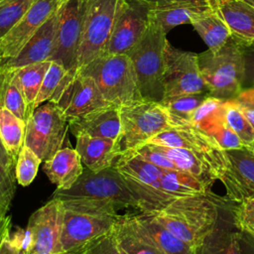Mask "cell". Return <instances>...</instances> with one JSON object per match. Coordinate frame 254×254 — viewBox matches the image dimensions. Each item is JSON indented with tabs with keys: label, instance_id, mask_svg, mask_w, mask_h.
<instances>
[{
	"label": "cell",
	"instance_id": "836d02e7",
	"mask_svg": "<svg viewBox=\"0 0 254 254\" xmlns=\"http://www.w3.org/2000/svg\"><path fill=\"white\" fill-rule=\"evenodd\" d=\"M208 93H195L166 98L162 101L167 108L174 127L190 124V117Z\"/></svg>",
	"mask_w": 254,
	"mask_h": 254
},
{
	"label": "cell",
	"instance_id": "f907efd6",
	"mask_svg": "<svg viewBox=\"0 0 254 254\" xmlns=\"http://www.w3.org/2000/svg\"><path fill=\"white\" fill-rule=\"evenodd\" d=\"M9 236L5 238V240L3 241L2 245H1V247H0V254H18L16 249L12 246V244H11V242L9 240Z\"/></svg>",
	"mask_w": 254,
	"mask_h": 254
},
{
	"label": "cell",
	"instance_id": "d590c367",
	"mask_svg": "<svg viewBox=\"0 0 254 254\" xmlns=\"http://www.w3.org/2000/svg\"><path fill=\"white\" fill-rule=\"evenodd\" d=\"M16 162L0 139V211L7 213L16 191Z\"/></svg>",
	"mask_w": 254,
	"mask_h": 254
},
{
	"label": "cell",
	"instance_id": "7bdbcfd3",
	"mask_svg": "<svg viewBox=\"0 0 254 254\" xmlns=\"http://www.w3.org/2000/svg\"><path fill=\"white\" fill-rule=\"evenodd\" d=\"M80 254H126L116 239L114 227L90 243Z\"/></svg>",
	"mask_w": 254,
	"mask_h": 254
},
{
	"label": "cell",
	"instance_id": "ab89813d",
	"mask_svg": "<svg viewBox=\"0 0 254 254\" xmlns=\"http://www.w3.org/2000/svg\"><path fill=\"white\" fill-rule=\"evenodd\" d=\"M41 163L40 158L24 144L15 166L17 183L22 187L29 186L36 178Z\"/></svg>",
	"mask_w": 254,
	"mask_h": 254
},
{
	"label": "cell",
	"instance_id": "f35d334b",
	"mask_svg": "<svg viewBox=\"0 0 254 254\" xmlns=\"http://www.w3.org/2000/svg\"><path fill=\"white\" fill-rule=\"evenodd\" d=\"M223 101L208 95L192 113L190 124L204 131L223 114Z\"/></svg>",
	"mask_w": 254,
	"mask_h": 254
},
{
	"label": "cell",
	"instance_id": "4316f807",
	"mask_svg": "<svg viewBox=\"0 0 254 254\" xmlns=\"http://www.w3.org/2000/svg\"><path fill=\"white\" fill-rule=\"evenodd\" d=\"M156 146L174 163L177 170L191 175L209 189L218 180V176L210 164L196 153L183 148Z\"/></svg>",
	"mask_w": 254,
	"mask_h": 254
},
{
	"label": "cell",
	"instance_id": "52a82bcc",
	"mask_svg": "<svg viewBox=\"0 0 254 254\" xmlns=\"http://www.w3.org/2000/svg\"><path fill=\"white\" fill-rule=\"evenodd\" d=\"M122 151L134 150L147 144L159 133L174 127L162 102L136 100L119 106Z\"/></svg>",
	"mask_w": 254,
	"mask_h": 254
},
{
	"label": "cell",
	"instance_id": "f5cc1de1",
	"mask_svg": "<svg viewBox=\"0 0 254 254\" xmlns=\"http://www.w3.org/2000/svg\"><path fill=\"white\" fill-rule=\"evenodd\" d=\"M146 1L149 3H152L154 5L160 6V5H167V4H172V3H177V2H184V1H193V0H142Z\"/></svg>",
	"mask_w": 254,
	"mask_h": 254
},
{
	"label": "cell",
	"instance_id": "3957f363",
	"mask_svg": "<svg viewBox=\"0 0 254 254\" xmlns=\"http://www.w3.org/2000/svg\"><path fill=\"white\" fill-rule=\"evenodd\" d=\"M197 62L209 96L229 100L243 90L244 47L233 38L217 50L207 49L198 54Z\"/></svg>",
	"mask_w": 254,
	"mask_h": 254
},
{
	"label": "cell",
	"instance_id": "ba28073f",
	"mask_svg": "<svg viewBox=\"0 0 254 254\" xmlns=\"http://www.w3.org/2000/svg\"><path fill=\"white\" fill-rule=\"evenodd\" d=\"M68 130V119L62 108L47 101L36 107L29 117L24 144L45 162L63 148Z\"/></svg>",
	"mask_w": 254,
	"mask_h": 254
},
{
	"label": "cell",
	"instance_id": "9c48e42d",
	"mask_svg": "<svg viewBox=\"0 0 254 254\" xmlns=\"http://www.w3.org/2000/svg\"><path fill=\"white\" fill-rule=\"evenodd\" d=\"M119 0H85L77 70L105 53Z\"/></svg>",
	"mask_w": 254,
	"mask_h": 254
},
{
	"label": "cell",
	"instance_id": "7dc6e473",
	"mask_svg": "<svg viewBox=\"0 0 254 254\" xmlns=\"http://www.w3.org/2000/svg\"><path fill=\"white\" fill-rule=\"evenodd\" d=\"M245 58V79L244 88H254V43L244 47Z\"/></svg>",
	"mask_w": 254,
	"mask_h": 254
},
{
	"label": "cell",
	"instance_id": "5bb4252c",
	"mask_svg": "<svg viewBox=\"0 0 254 254\" xmlns=\"http://www.w3.org/2000/svg\"><path fill=\"white\" fill-rule=\"evenodd\" d=\"M119 217L92 215L64 208L61 243L65 254H80L90 243L110 231Z\"/></svg>",
	"mask_w": 254,
	"mask_h": 254
},
{
	"label": "cell",
	"instance_id": "74e56055",
	"mask_svg": "<svg viewBox=\"0 0 254 254\" xmlns=\"http://www.w3.org/2000/svg\"><path fill=\"white\" fill-rule=\"evenodd\" d=\"M37 0H0V41Z\"/></svg>",
	"mask_w": 254,
	"mask_h": 254
},
{
	"label": "cell",
	"instance_id": "c3c4849f",
	"mask_svg": "<svg viewBox=\"0 0 254 254\" xmlns=\"http://www.w3.org/2000/svg\"><path fill=\"white\" fill-rule=\"evenodd\" d=\"M240 231V230H239ZM240 254H254V236L244 231L239 232Z\"/></svg>",
	"mask_w": 254,
	"mask_h": 254
},
{
	"label": "cell",
	"instance_id": "8d00e7d4",
	"mask_svg": "<svg viewBox=\"0 0 254 254\" xmlns=\"http://www.w3.org/2000/svg\"><path fill=\"white\" fill-rule=\"evenodd\" d=\"M0 106L5 107L27 123L30 114L27 103L13 71H5V78L0 93Z\"/></svg>",
	"mask_w": 254,
	"mask_h": 254
},
{
	"label": "cell",
	"instance_id": "7a4b0ae2",
	"mask_svg": "<svg viewBox=\"0 0 254 254\" xmlns=\"http://www.w3.org/2000/svg\"><path fill=\"white\" fill-rule=\"evenodd\" d=\"M223 203L209 193L178 197L152 216L193 250L216 225Z\"/></svg>",
	"mask_w": 254,
	"mask_h": 254
},
{
	"label": "cell",
	"instance_id": "ee69618b",
	"mask_svg": "<svg viewBox=\"0 0 254 254\" xmlns=\"http://www.w3.org/2000/svg\"><path fill=\"white\" fill-rule=\"evenodd\" d=\"M141 157L149 163L163 170H177L174 163L154 144H144L134 149Z\"/></svg>",
	"mask_w": 254,
	"mask_h": 254
},
{
	"label": "cell",
	"instance_id": "603a6c76",
	"mask_svg": "<svg viewBox=\"0 0 254 254\" xmlns=\"http://www.w3.org/2000/svg\"><path fill=\"white\" fill-rule=\"evenodd\" d=\"M43 171L58 190H68L83 173L79 154L70 147L61 148L44 162Z\"/></svg>",
	"mask_w": 254,
	"mask_h": 254
},
{
	"label": "cell",
	"instance_id": "cb8c5ba5",
	"mask_svg": "<svg viewBox=\"0 0 254 254\" xmlns=\"http://www.w3.org/2000/svg\"><path fill=\"white\" fill-rule=\"evenodd\" d=\"M239 229L236 227L231 210L228 215L220 212L214 228L203 238L194 250L195 254H240Z\"/></svg>",
	"mask_w": 254,
	"mask_h": 254
},
{
	"label": "cell",
	"instance_id": "4fadbf2b",
	"mask_svg": "<svg viewBox=\"0 0 254 254\" xmlns=\"http://www.w3.org/2000/svg\"><path fill=\"white\" fill-rule=\"evenodd\" d=\"M165 97L208 93L200 74L197 54L182 51L169 42L165 49Z\"/></svg>",
	"mask_w": 254,
	"mask_h": 254
},
{
	"label": "cell",
	"instance_id": "f546056e",
	"mask_svg": "<svg viewBox=\"0 0 254 254\" xmlns=\"http://www.w3.org/2000/svg\"><path fill=\"white\" fill-rule=\"evenodd\" d=\"M51 64V61H45L11 70L14 72L17 82L24 95L30 116L36 108V99Z\"/></svg>",
	"mask_w": 254,
	"mask_h": 254
},
{
	"label": "cell",
	"instance_id": "f1b7e54d",
	"mask_svg": "<svg viewBox=\"0 0 254 254\" xmlns=\"http://www.w3.org/2000/svg\"><path fill=\"white\" fill-rule=\"evenodd\" d=\"M136 217L154 243L165 254H195L189 244L159 223L152 214L138 213Z\"/></svg>",
	"mask_w": 254,
	"mask_h": 254
},
{
	"label": "cell",
	"instance_id": "277c9868",
	"mask_svg": "<svg viewBox=\"0 0 254 254\" xmlns=\"http://www.w3.org/2000/svg\"><path fill=\"white\" fill-rule=\"evenodd\" d=\"M152 10V9H151ZM167 34L151 16L138 44L127 54L133 64L142 99L162 102L165 97V49Z\"/></svg>",
	"mask_w": 254,
	"mask_h": 254
},
{
	"label": "cell",
	"instance_id": "d6a6232c",
	"mask_svg": "<svg viewBox=\"0 0 254 254\" xmlns=\"http://www.w3.org/2000/svg\"><path fill=\"white\" fill-rule=\"evenodd\" d=\"M75 74L69 73L61 64L52 61V64L44 77L35 106L38 107L47 101L58 103L64 89Z\"/></svg>",
	"mask_w": 254,
	"mask_h": 254
},
{
	"label": "cell",
	"instance_id": "44dd1931",
	"mask_svg": "<svg viewBox=\"0 0 254 254\" xmlns=\"http://www.w3.org/2000/svg\"><path fill=\"white\" fill-rule=\"evenodd\" d=\"M75 150L82 164L90 171L97 173L114 165L122 152L119 141L88 135H78Z\"/></svg>",
	"mask_w": 254,
	"mask_h": 254
},
{
	"label": "cell",
	"instance_id": "30bf717a",
	"mask_svg": "<svg viewBox=\"0 0 254 254\" xmlns=\"http://www.w3.org/2000/svg\"><path fill=\"white\" fill-rule=\"evenodd\" d=\"M85 0H64L58 9L56 46L51 62L61 64L69 73L77 71Z\"/></svg>",
	"mask_w": 254,
	"mask_h": 254
},
{
	"label": "cell",
	"instance_id": "6f0895ef",
	"mask_svg": "<svg viewBox=\"0 0 254 254\" xmlns=\"http://www.w3.org/2000/svg\"><path fill=\"white\" fill-rule=\"evenodd\" d=\"M253 153H254V152H253Z\"/></svg>",
	"mask_w": 254,
	"mask_h": 254
},
{
	"label": "cell",
	"instance_id": "8992f818",
	"mask_svg": "<svg viewBox=\"0 0 254 254\" xmlns=\"http://www.w3.org/2000/svg\"><path fill=\"white\" fill-rule=\"evenodd\" d=\"M114 165L139 200L142 213L159 212L176 199L161 186L163 169L149 163L136 151H122Z\"/></svg>",
	"mask_w": 254,
	"mask_h": 254
},
{
	"label": "cell",
	"instance_id": "11a10c76",
	"mask_svg": "<svg viewBox=\"0 0 254 254\" xmlns=\"http://www.w3.org/2000/svg\"><path fill=\"white\" fill-rule=\"evenodd\" d=\"M31 254H36V253H31ZM61 254H65V253H61Z\"/></svg>",
	"mask_w": 254,
	"mask_h": 254
},
{
	"label": "cell",
	"instance_id": "5b68a950",
	"mask_svg": "<svg viewBox=\"0 0 254 254\" xmlns=\"http://www.w3.org/2000/svg\"><path fill=\"white\" fill-rule=\"evenodd\" d=\"M78 71L94 79L110 104L121 106L142 99L134 66L127 54H102Z\"/></svg>",
	"mask_w": 254,
	"mask_h": 254
},
{
	"label": "cell",
	"instance_id": "9a60e30c",
	"mask_svg": "<svg viewBox=\"0 0 254 254\" xmlns=\"http://www.w3.org/2000/svg\"><path fill=\"white\" fill-rule=\"evenodd\" d=\"M64 207L61 200L53 198L38 208L29 218L28 227L35 240L36 254H61V235Z\"/></svg>",
	"mask_w": 254,
	"mask_h": 254
},
{
	"label": "cell",
	"instance_id": "816d5d0a",
	"mask_svg": "<svg viewBox=\"0 0 254 254\" xmlns=\"http://www.w3.org/2000/svg\"><path fill=\"white\" fill-rule=\"evenodd\" d=\"M4 63H5V58H4L3 52L0 48V93H1L3 82H4V78H5V71H4V68H3Z\"/></svg>",
	"mask_w": 254,
	"mask_h": 254
},
{
	"label": "cell",
	"instance_id": "9f6ffc18",
	"mask_svg": "<svg viewBox=\"0 0 254 254\" xmlns=\"http://www.w3.org/2000/svg\"><path fill=\"white\" fill-rule=\"evenodd\" d=\"M250 200H252V201H254V198H253V199H250Z\"/></svg>",
	"mask_w": 254,
	"mask_h": 254
},
{
	"label": "cell",
	"instance_id": "e575fe53",
	"mask_svg": "<svg viewBox=\"0 0 254 254\" xmlns=\"http://www.w3.org/2000/svg\"><path fill=\"white\" fill-rule=\"evenodd\" d=\"M223 112L226 124L238 136L243 147L254 152V128L246 119L234 99L223 101Z\"/></svg>",
	"mask_w": 254,
	"mask_h": 254
},
{
	"label": "cell",
	"instance_id": "b9f144b4",
	"mask_svg": "<svg viewBox=\"0 0 254 254\" xmlns=\"http://www.w3.org/2000/svg\"><path fill=\"white\" fill-rule=\"evenodd\" d=\"M234 223L240 231L254 236V201L244 200L230 208Z\"/></svg>",
	"mask_w": 254,
	"mask_h": 254
},
{
	"label": "cell",
	"instance_id": "d4e9b609",
	"mask_svg": "<svg viewBox=\"0 0 254 254\" xmlns=\"http://www.w3.org/2000/svg\"><path fill=\"white\" fill-rule=\"evenodd\" d=\"M118 244L126 254H165L138 222L136 214L121 216L114 225Z\"/></svg>",
	"mask_w": 254,
	"mask_h": 254
},
{
	"label": "cell",
	"instance_id": "7402d4cb",
	"mask_svg": "<svg viewBox=\"0 0 254 254\" xmlns=\"http://www.w3.org/2000/svg\"><path fill=\"white\" fill-rule=\"evenodd\" d=\"M231 38L241 46L254 43V7L243 0H214Z\"/></svg>",
	"mask_w": 254,
	"mask_h": 254
},
{
	"label": "cell",
	"instance_id": "60d3db41",
	"mask_svg": "<svg viewBox=\"0 0 254 254\" xmlns=\"http://www.w3.org/2000/svg\"><path fill=\"white\" fill-rule=\"evenodd\" d=\"M203 132L210 136L223 151L244 148L238 136L226 124L224 119V112Z\"/></svg>",
	"mask_w": 254,
	"mask_h": 254
},
{
	"label": "cell",
	"instance_id": "83f0119b",
	"mask_svg": "<svg viewBox=\"0 0 254 254\" xmlns=\"http://www.w3.org/2000/svg\"><path fill=\"white\" fill-rule=\"evenodd\" d=\"M209 5L210 0H193L160 6L155 5L151 10V16L168 34L173 28L190 23V18L194 14L206 9Z\"/></svg>",
	"mask_w": 254,
	"mask_h": 254
},
{
	"label": "cell",
	"instance_id": "1f68e13d",
	"mask_svg": "<svg viewBox=\"0 0 254 254\" xmlns=\"http://www.w3.org/2000/svg\"><path fill=\"white\" fill-rule=\"evenodd\" d=\"M26 122L0 106V139L15 162L24 146Z\"/></svg>",
	"mask_w": 254,
	"mask_h": 254
},
{
	"label": "cell",
	"instance_id": "484cf974",
	"mask_svg": "<svg viewBox=\"0 0 254 254\" xmlns=\"http://www.w3.org/2000/svg\"><path fill=\"white\" fill-rule=\"evenodd\" d=\"M190 24L203 40L208 50L219 49L231 38V33L214 0H210V5L206 9L194 14Z\"/></svg>",
	"mask_w": 254,
	"mask_h": 254
},
{
	"label": "cell",
	"instance_id": "ffe728a7",
	"mask_svg": "<svg viewBox=\"0 0 254 254\" xmlns=\"http://www.w3.org/2000/svg\"><path fill=\"white\" fill-rule=\"evenodd\" d=\"M68 127L74 137L88 135L120 142L121 121L119 106L110 105L82 116L70 118L68 119Z\"/></svg>",
	"mask_w": 254,
	"mask_h": 254
},
{
	"label": "cell",
	"instance_id": "4dcf8cb0",
	"mask_svg": "<svg viewBox=\"0 0 254 254\" xmlns=\"http://www.w3.org/2000/svg\"><path fill=\"white\" fill-rule=\"evenodd\" d=\"M163 190L178 198L190 194L209 193V188L191 175L179 170H163L161 179Z\"/></svg>",
	"mask_w": 254,
	"mask_h": 254
},
{
	"label": "cell",
	"instance_id": "ac0fdd59",
	"mask_svg": "<svg viewBox=\"0 0 254 254\" xmlns=\"http://www.w3.org/2000/svg\"><path fill=\"white\" fill-rule=\"evenodd\" d=\"M228 169L221 183L229 200L241 202L254 198V153L242 148L225 151Z\"/></svg>",
	"mask_w": 254,
	"mask_h": 254
},
{
	"label": "cell",
	"instance_id": "db71d44e",
	"mask_svg": "<svg viewBox=\"0 0 254 254\" xmlns=\"http://www.w3.org/2000/svg\"><path fill=\"white\" fill-rule=\"evenodd\" d=\"M244 2H246V3H248L249 5H251L252 7H254V0H243Z\"/></svg>",
	"mask_w": 254,
	"mask_h": 254
},
{
	"label": "cell",
	"instance_id": "bcb514c9",
	"mask_svg": "<svg viewBox=\"0 0 254 254\" xmlns=\"http://www.w3.org/2000/svg\"><path fill=\"white\" fill-rule=\"evenodd\" d=\"M234 100L254 128V88H244Z\"/></svg>",
	"mask_w": 254,
	"mask_h": 254
},
{
	"label": "cell",
	"instance_id": "6da1fadb",
	"mask_svg": "<svg viewBox=\"0 0 254 254\" xmlns=\"http://www.w3.org/2000/svg\"><path fill=\"white\" fill-rule=\"evenodd\" d=\"M53 198L65 209L92 215L121 217L142 213L137 197L115 165L97 173L87 168L68 190H56Z\"/></svg>",
	"mask_w": 254,
	"mask_h": 254
},
{
	"label": "cell",
	"instance_id": "2e32d148",
	"mask_svg": "<svg viewBox=\"0 0 254 254\" xmlns=\"http://www.w3.org/2000/svg\"><path fill=\"white\" fill-rule=\"evenodd\" d=\"M57 104L67 119L113 105L104 98L94 79L78 70Z\"/></svg>",
	"mask_w": 254,
	"mask_h": 254
},
{
	"label": "cell",
	"instance_id": "7c38bea8",
	"mask_svg": "<svg viewBox=\"0 0 254 254\" xmlns=\"http://www.w3.org/2000/svg\"><path fill=\"white\" fill-rule=\"evenodd\" d=\"M148 143L169 148L188 149L196 153L210 164L220 182L227 172L228 161L225 151L210 136L190 124L167 129L153 137Z\"/></svg>",
	"mask_w": 254,
	"mask_h": 254
},
{
	"label": "cell",
	"instance_id": "8fae6325",
	"mask_svg": "<svg viewBox=\"0 0 254 254\" xmlns=\"http://www.w3.org/2000/svg\"><path fill=\"white\" fill-rule=\"evenodd\" d=\"M154 6L142 0H119L104 54H128L143 37Z\"/></svg>",
	"mask_w": 254,
	"mask_h": 254
},
{
	"label": "cell",
	"instance_id": "d6986e66",
	"mask_svg": "<svg viewBox=\"0 0 254 254\" xmlns=\"http://www.w3.org/2000/svg\"><path fill=\"white\" fill-rule=\"evenodd\" d=\"M58 10L28 40L20 52L4 63V71L14 70L22 66L50 61L56 46Z\"/></svg>",
	"mask_w": 254,
	"mask_h": 254
},
{
	"label": "cell",
	"instance_id": "e0dca14e",
	"mask_svg": "<svg viewBox=\"0 0 254 254\" xmlns=\"http://www.w3.org/2000/svg\"><path fill=\"white\" fill-rule=\"evenodd\" d=\"M64 0H37L23 18L0 41L5 61L14 58Z\"/></svg>",
	"mask_w": 254,
	"mask_h": 254
},
{
	"label": "cell",
	"instance_id": "f6af8a7d",
	"mask_svg": "<svg viewBox=\"0 0 254 254\" xmlns=\"http://www.w3.org/2000/svg\"><path fill=\"white\" fill-rule=\"evenodd\" d=\"M9 240L18 254H31L34 252V235L28 226L25 228H17L15 231L11 232Z\"/></svg>",
	"mask_w": 254,
	"mask_h": 254
},
{
	"label": "cell",
	"instance_id": "681fc988",
	"mask_svg": "<svg viewBox=\"0 0 254 254\" xmlns=\"http://www.w3.org/2000/svg\"><path fill=\"white\" fill-rule=\"evenodd\" d=\"M11 227V217L0 211V247L5 238L10 235Z\"/></svg>",
	"mask_w": 254,
	"mask_h": 254
}]
</instances>
